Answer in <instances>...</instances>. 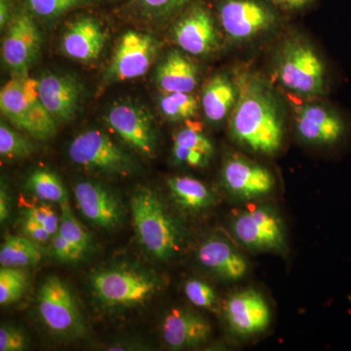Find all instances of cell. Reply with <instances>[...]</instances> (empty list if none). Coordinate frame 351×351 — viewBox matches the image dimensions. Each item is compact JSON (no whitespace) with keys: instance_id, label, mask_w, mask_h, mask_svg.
<instances>
[{"instance_id":"obj_1","label":"cell","mask_w":351,"mask_h":351,"mask_svg":"<svg viewBox=\"0 0 351 351\" xmlns=\"http://www.w3.org/2000/svg\"><path fill=\"white\" fill-rule=\"evenodd\" d=\"M232 138L256 154H276L283 142V124L269 92L257 80H243L230 120Z\"/></svg>"},{"instance_id":"obj_2","label":"cell","mask_w":351,"mask_h":351,"mask_svg":"<svg viewBox=\"0 0 351 351\" xmlns=\"http://www.w3.org/2000/svg\"><path fill=\"white\" fill-rule=\"evenodd\" d=\"M130 206L137 239L145 250L161 261L170 260L180 253L184 230L154 191L137 189L132 195Z\"/></svg>"},{"instance_id":"obj_3","label":"cell","mask_w":351,"mask_h":351,"mask_svg":"<svg viewBox=\"0 0 351 351\" xmlns=\"http://www.w3.org/2000/svg\"><path fill=\"white\" fill-rule=\"evenodd\" d=\"M0 108L16 129L36 140H48L56 134L58 123L41 101L38 80L14 75L1 88Z\"/></svg>"},{"instance_id":"obj_4","label":"cell","mask_w":351,"mask_h":351,"mask_svg":"<svg viewBox=\"0 0 351 351\" xmlns=\"http://www.w3.org/2000/svg\"><path fill=\"white\" fill-rule=\"evenodd\" d=\"M95 297L108 307H130L144 304L160 289L158 278L149 272L114 267L91 277Z\"/></svg>"},{"instance_id":"obj_5","label":"cell","mask_w":351,"mask_h":351,"mask_svg":"<svg viewBox=\"0 0 351 351\" xmlns=\"http://www.w3.org/2000/svg\"><path fill=\"white\" fill-rule=\"evenodd\" d=\"M283 86L300 95H317L324 91L326 71L315 50L302 39L284 44L277 69Z\"/></svg>"},{"instance_id":"obj_6","label":"cell","mask_w":351,"mask_h":351,"mask_svg":"<svg viewBox=\"0 0 351 351\" xmlns=\"http://www.w3.org/2000/svg\"><path fill=\"white\" fill-rule=\"evenodd\" d=\"M39 317L53 334L66 339L82 337L85 325L73 292L61 278L50 276L39 289Z\"/></svg>"},{"instance_id":"obj_7","label":"cell","mask_w":351,"mask_h":351,"mask_svg":"<svg viewBox=\"0 0 351 351\" xmlns=\"http://www.w3.org/2000/svg\"><path fill=\"white\" fill-rule=\"evenodd\" d=\"M69 159L83 169L110 175L133 172V159L112 138L100 130H88L76 136L69 147Z\"/></svg>"},{"instance_id":"obj_8","label":"cell","mask_w":351,"mask_h":351,"mask_svg":"<svg viewBox=\"0 0 351 351\" xmlns=\"http://www.w3.org/2000/svg\"><path fill=\"white\" fill-rule=\"evenodd\" d=\"M232 232L240 243L252 251L280 252L285 249L282 221L269 207L240 212L233 219Z\"/></svg>"},{"instance_id":"obj_9","label":"cell","mask_w":351,"mask_h":351,"mask_svg":"<svg viewBox=\"0 0 351 351\" xmlns=\"http://www.w3.org/2000/svg\"><path fill=\"white\" fill-rule=\"evenodd\" d=\"M106 121L126 144L142 156H156L157 136L151 114L137 104L115 103L108 110Z\"/></svg>"},{"instance_id":"obj_10","label":"cell","mask_w":351,"mask_h":351,"mask_svg":"<svg viewBox=\"0 0 351 351\" xmlns=\"http://www.w3.org/2000/svg\"><path fill=\"white\" fill-rule=\"evenodd\" d=\"M157 41L151 34L125 32L115 48L106 78L112 82H125L145 75L156 56Z\"/></svg>"},{"instance_id":"obj_11","label":"cell","mask_w":351,"mask_h":351,"mask_svg":"<svg viewBox=\"0 0 351 351\" xmlns=\"http://www.w3.org/2000/svg\"><path fill=\"white\" fill-rule=\"evenodd\" d=\"M40 48V32L31 16H14L2 43V59L14 75H27L38 59Z\"/></svg>"},{"instance_id":"obj_12","label":"cell","mask_w":351,"mask_h":351,"mask_svg":"<svg viewBox=\"0 0 351 351\" xmlns=\"http://www.w3.org/2000/svg\"><path fill=\"white\" fill-rule=\"evenodd\" d=\"M76 204L80 213L92 225L115 230L123 223L125 210L119 196L98 182L83 181L75 188Z\"/></svg>"},{"instance_id":"obj_13","label":"cell","mask_w":351,"mask_h":351,"mask_svg":"<svg viewBox=\"0 0 351 351\" xmlns=\"http://www.w3.org/2000/svg\"><path fill=\"white\" fill-rule=\"evenodd\" d=\"M221 179L228 193L244 200L267 195L276 186L274 176L267 168L241 156L226 159Z\"/></svg>"},{"instance_id":"obj_14","label":"cell","mask_w":351,"mask_h":351,"mask_svg":"<svg viewBox=\"0 0 351 351\" xmlns=\"http://www.w3.org/2000/svg\"><path fill=\"white\" fill-rule=\"evenodd\" d=\"M219 21L230 38L246 40L269 29L274 16L256 0H226L219 8Z\"/></svg>"},{"instance_id":"obj_15","label":"cell","mask_w":351,"mask_h":351,"mask_svg":"<svg viewBox=\"0 0 351 351\" xmlns=\"http://www.w3.org/2000/svg\"><path fill=\"white\" fill-rule=\"evenodd\" d=\"M226 317L233 332L239 336L261 334L269 327L271 313L263 295L255 289H244L230 295Z\"/></svg>"},{"instance_id":"obj_16","label":"cell","mask_w":351,"mask_h":351,"mask_svg":"<svg viewBox=\"0 0 351 351\" xmlns=\"http://www.w3.org/2000/svg\"><path fill=\"white\" fill-rule=\"evenodd\" d=\"M38 92L46 110L58 124L75 119L82 103V83L73 76L48 73L38 80Z\"/></svg>"},{"instance_id":"obj_17","label":"cell","mask_w":351,"mask_h":351,"mask_svg":"<svg viewBox=\"0 0 351 351\" xmlns=\"http://www.w3.org/2000/svg\"><path fill=\"white\" fill-rule=\"evenodd\" d=\"M297 129L309 144L332 145L346 137V122L336 110L321 105H306L297 113Z\"/></svg>"},{"instance_id":"obj_18","label":"cell","mask_w":351,"mask_h":351,"mask_svg":"<svg viewBox=\"0 0 351 351\" xmlns=\"http://www.w3.org/2000/svg\"><path fill=\"white\" fill-rule=\"evenodd\" d=\"M173 36L182 50L195 56L209 54L219 41L211 16L201 7L189 11L175 25Z\"/></svg>"},{"instance_id":"obj_19","label":"cell","mask_w":351,"mask_h":351,"mask_svg":"<svg viewBox=\"0 0 351 351\" xmlns=\"http://www.w3.org/2000/svg\"><path fill=\"white\" fill-rule=\"evenodd\" d=\"M210 335L211 327L208 321L188 309H172L164 317V341L173 350L203 345L209 339Z\"/></svg>"},{"instance_id":"obj_20","label":"cell","mask_w":351,"mask_h":351,"mask_svg":"<svg viewBox=\"0 0 351 351\" xmlns=\"http://www.w3.org/2000/svg\"><path fill=\"white\" fill-rule=\"evenodd\" d=\"M197 258L205 269L223 280H239L249 269L246 258L221 237L205 240L198 249Z\"/></svg>"},{"instance_id":"obj_21","label":"cell","mask_w":351,"mask_h":351,"mask_svg":"<svg viewBox=\"0 0 351 351\" xmlns=\"http://www.w3.org/2000/svg\"><path fill=\"white\" fill-rule=\"evenodd\" d=\"M106 39V32L98 21L83 17L71 23L64 32L62 50L75 61L91 62L100 56Z\"/></svg>"},{"instance_id":"obj_22","label":"cell","mask_w":351,"mask_h":351,"mask_svg":"<svg viewBox=\"0 0 351 351\" xmlns=\"http://www.w3.org/2000/svg\"><path fill=\"white\" fill-rule=\"evenodd\" d=\"M156 80L159 89L166 93H191L197 85V68L180 51H172L157 68Z\"/></svg>"},{"instance_id":"obj_23","label":"cell","mask_w":351,"mask_h":351,"mask_svg":"<svg viewBox=\"0 0 351 351\" xmlns=\"http://www.w3.org/2000/svg\"><path fill=\"white\" fill-rule=\"evenodd\" d=\"M237 89L225 75L214 76L205 85L202 94V108L205 117L212 122L226 119L237 101Z\"/></svg>"},{"instance_id":"obj_24","label":"cell","mask_w":351,"mask_h":351,"mask_svg":"<svg viewBox=\"0 0 351 351\" xmlns=\"http://www.w3.org/2000/svg\"><path fill=\"white\" fill-rule=\"evenodd\" d=\"M167 184L176 204L186 211H201L215 203L212 191L202 182L193 178H171Z\"/></svg>"},{"instance_id":"obj_25","label":"cell","mask_w":351,"mask_h":351,"mask_svg":"<svg viewBox=\"0 0 351 351\" xmlns=\"http://www.w3.org/2000/svg\"><path fill=\"white\" fill-rule=\"evenodd\" d=\"M38 242L18 235H6L0 248L1 267H25L38 265L43 258Z\"/></svg>"},{"instance_id":"obj_26","label":"cell","mask_w":351,"mask_h":351,"mask_svg":"<svg viewBox=\"0 0 351 351\" xmlns=\"http://www.w3.org/2000/svg\"><path fill=\"white\" fill-rule=\"evenodd\" d=\"M27 189L38 199L45 202L62 203L68 200V193L63 182L49 170H34L27 180Z\"/></svg>"},{"instance_id":"obj_27","label":"cell","mask_w":351,"mask_h":351,"mask_svg":"<svg viewBox=\"0 0 351 351\" xmlns=\"http://www.w3.org/2000/svg\"><path fill=\"white\" fill-rule=\"evenodd\" d=\"M158 105L164 117L172 121L191 119L198 110V101L195 97L184 92H162L159 97Z\"/></svg>"},{"instance_id":"obj_28","label":"cell","mask_w":351,"mask_h":351,"mask_svg":"<svg viewBox=\"0 0 351 351\" xmlns=\"http://www.w3.org/2000/svg\"><path fill=\"white\" fill-rule=\"evenodd\" d=\"M58 232L78 251L82 252L83 255L89 250L91 239L71 211L69 201L61 204V217Z\"/></svg>"},{"instance_id":"obj_29","label":"cell","mask_w":351,"mask_h":351,"mask_svg":"<svg viewBox=\"0 0 351 351\" xmlns=\"http://www.w3.org/2000/svg\"><path fill=\"white\" fill-rule=\"evenodd\" d=\"M27 274L21 267H1L0 269V304L19 301L27 288Z\"/></svg>"},{"instance_id":"obj_30","label":"cell","mask_w":351,"mask_h":351,"mask_svg":"<svg viewBox=\"0 0 351 351\" xmlns=\"http://www.w3.org/2000/svg\"><path fill=\"white\" fill-rule=\"evenodd\" d=\"M34 152V145L5 122L0 124V154L6 159H23Z\"/></svg>"},{"instance_id":"obj_31","label":"cell","mask_w":351,"mask_h":351,"mask_svg":"<svg viewBox=\"0 0 351 351\" xmlns=\"http://www.w3.org/2000/svg\"><path fill=\"white\" fill-rule=\"evenodd\" d=\"M29 10L44 19H54L71 9L82 4L85 0H25Z\"/></svg>"},{"instance_id":"obj_32","label":"cell","mask_w":351,"mask_h":351,"mask_svg":"<svg viewBox=\"0 0 351 351\" xmlns=\"http://www.w3.org/2000/svg\"><path fill=\"white\" fill-rule=\"evenodd\" d=\"M174 145L199 152L209 157L213 156L214 147L211 141L193 127H186L178 132L174 138Z\"/></svg>"},{"instance_id":"obj_33","label":"cell","mask_w":351,"mask_h":351,"mask_svg":"<svg viewBox=\"0 0 351 351\" xmlns=\"http://www.w3.org/2000/svg\"><path fill=\"white\" fill-rule=\"evenodd\" d=\"M184 294L191 304L202 308H214L218 302L213 288L199 279L189 280L184 285Z\"/></svg>"},{"instance_id":"obj_34","label":"cell","mask_w":351,"mask_h":351,"mask_svg":"<svg viewBox=\"0 0 351 351\" xmlns=\"http://www.w3.org/2000/svg\"><path fill=\"white\" fill-rule=\"evenodd\" d=\"M27 348V338L20 329L9 325L0 328V350L20 351Z\"/></svg>"},{"instance_id":"obj_35","label":"cell","mask_w":351,"mask_h":351,"mask_svg":"<svg viewBox=\"0 0 351 351\" xmlns=\"http://www.w3.org/2000/svg\"><path fill=\"white\" fill-rule=\"evenodd\" d=\"M25 217L38 221L52 235H54L59 230L60 218L49 205L43 204L32 208L27 212Z\"/></svg>"},{"instance_id":"obj_36","label":"cell","mask_w":351,"mask_h":351,"mask_svg":"<svg viewBox=\"0 0 351 351\" xmlns=\"http://www.w3.org/2000/svg\"><path fill=\"white\" fill-rule=\"evenodd\" d=\"M51 249L53 255L61 262H76L84 256L58 232L51 237Z\"/></svg>"},{"instance_id":"obj_37","label":"cell","mask_w":351,"mask_h":351,"mask_svg":"<svg viewBox=\"0 0 351 351\" xmlns=\"http://www.w3.org/2000/svg\"><path fill=\"white\" fill-rule=\"evenodd\" d=\"M173 156L178 162L191 167H204L211 158L199 152L193 151L178 145H173Z\"/></svg>"},{"instance_id":"obj_38","label":"cell","mask_w":351,"mask_h":351,"mask_svg":"<svg viewBox=\"0 0 351 351\" xmlns=\"http://www.w3.org/2000/svg\"><path fill=\"white\" fill-rule=\"evenodd\" d=\"M186 1L188 0H138V3L149 13L161 15L174 10Z\"/></svg>"},{"instance_id":"obj_39","label":"cell","mask_w":351,"mask_h":351,"mask_svg":"<svg viewBox=\"0 0 351 351\" xmlns=\"http://www.w3.org/2000/svg\"><path fill=\"white\" fill-rule=\"evenodd\" d=\"M23 230L29 239L38 242V243H45V242L49 241L52 237V234L43 225L34 219L27 218V217L23 223Z\"/></svg>"},{"instance_id":"obj_40","label":"cell","mask_w":351,"mask_h":351,"mask_svg":"<svg viewBox=\"0 0 351 351\" xmlns=\"http://www.w3.org/2000/svg\"><path fill=\"white\" fill-rule=\"evenodd\" d=\"M10 213V197H9L8 191L3 184H1V191H0V221L4 223L8 219Z\"/></svg>"},{"instance_id":"obj_41","label":"cell","mask_w":351,"mask_h":351,"mask_svg":"<svg viewBox=\"0 0 351 351\" xmlns=\"http://www.w3.org/2000/svg\"><path fill=\"white\" fill-rule=\"evenodd\" d=\"M10 22V0H0V25L6 27Z\"/></svg>"},{"instance_id":"obj_42","label":"cell","mask_w":351,"mask_h":351,"mask_svg":"<svg viewBox=\"0 0 351 351\" xmlns=\"http://www.w3.org/2000/svg\"><path fill=\"white\" fill-rule=\"evenodd\" d=\"M277 3L287 7H301L311 0H274Z\"/></svg>"}]
</instances>
